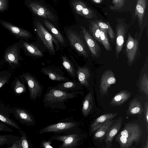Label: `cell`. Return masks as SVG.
I'll return each mask as SVG.
<instances>
[{
	"label": "cell",
	"instance_id": "obj_34",
	"mask_svg": "<svg viewBox=\"0 0 148 148\" xmlns=\"http://www.w3.org/2000/svg\"><path fill=\"white\" fill-rule=\"evenodd\" d=\"M100 27L97 22L92 21L90 23L89 29L93 36L97 41L102 44L100 38Z\"/></svg>",
	"mask_w": 148,
	"mask_h": 148
},
{
	"label": "cell",
	"instance_id": "obj_43",
	"mask_svg": "<svg viewBox=\"0 0 148 148\" xmlns=\"http://www.w3.org/2000/svg\"><path fill=\"white\" fill-rule=\"evenodd\" d=\"M144 114L147 130L148 129V102H145L144 106Z\"/></svg>",
	"mask_w": 148,
	"mask_h": 148
},
{
	"label": "cell",
	"instance_id": "obj_24",
	"mask_svg": "<svg viewBox=\"0 0 148 148\" xmlns=\"http://www.w3.org/2000/svg\"><path fill=\"white\" fill-rule=\"evenodd\" d=\"M61 59L62 66L69 75L73 79H76L77 78L76 70L73 61L66 55H62Z\"/></svg>",
	"mask_w": 148,
	"mask_h": 148
},
{
	"label": "cell",
	"instance_id": "obj_1",
	"mask_svg": "<svg viewBox=\"0 0 148 148\" xmlns=\"http://www.w3.org/2000/svg\"><path fill=\"white\" fill-rule=\"evenodd\" d=\"M79 90L70 92L55 89L48 87L43 97V102L45 107L52 109L56 108L65 110L66 108L65 103L70 99L78 97L79 94H82Z\"/></svg>",
	"mask_w": 148,
	"mask_h": 148
},
{
	"label": "cell",
	"instance_id": "obj_17",
	"mask_svg": "<svg viewBox=\"0 0 148 148\" xmlns=\"http://www.w3.org/2000/svg\"><path fill=\"white\" fill-rule=\"evenodd\" d=\"M10 107L0 100V121L18 130H22L19 125L11 117Z\"/></svg>",
	"mask_w": 148,
	"mask_h": 148
},
{
	"label": "cell",
	"instance_id": "obj_45",
	"mask_svg": "<svg viewBox=\"0 0 148 148\" xmlns=\"http://www.w3.org/2000/svg\"><path fill=\"white\" fill-rule=\"evenodd\" d=\"M91 1L96 3H100L102 2L103 0H91Z\"/></svg>",
	"mask_w": 148,
	"mask_h": 148
},
{
	"label": "cell",
	"instance_id": "obj_29",
	"mask_svg": "<svg viewBox=\"0 0 148 148\" xmlns=\"http://www.w3.org/2000/svg\"><path fill=\"white\" fill-rule=\"evenodd\" d=\"M71 5L77 14L84 17L86 12L89 8L81 0H72Z\"/></svg>",
	"mask_w": 148,
	"mask_h": 148
},
{
	"label": "cell",
	"instance_id": "obj_23",
	"mask_svg": "<svg viewBox=\"0 0 148 148\" xmlns=\"http://www.w3.org/2000/svg\"><path fill=\"white\" fill-rule=\"evenodd\" d=\"M117 114L116 113H108L97 118L90 125L89 134L94 132L106 123L113 119Z\"/></svg>",
	"mask_w": 148,
	"mask_h": 148
},
{
	"label": "cell",
	"instance_id": "obj_42",
	"mask_svg": "<svg viewBox=\"0 0 148 148\" xmlns=\"http://www.w3.org/2000/svg\"><path fill=\"white\" fill-rule=\"evenodd\" d=\"M0 132H5L12 133L13 130L8 126L5 123L0 122Z\"/></svg>",
	"mask_w": 148,
	"mask_h": 148
},
{
	"label": "cell",
	"instance_id": "obj_41",
	"mask_svg": "<svg viewBox=\"0 0 148 148\" xmlns=\"http://www.w3.org/2000/svg\"><path fill=\"white\" fill-rule=\"evenodd\" d=\"M52 140L50 139L48 140H43L40 143V147L42 148H53V147L51 145Z\"/></svg>",
	"mask_w": 148,
	"mask_h": 148
},
{
	"label": "cell",
	"instance_id": "obj_26",
	"mask_svg": "<svg viewBox=\"0 0 148 148\" xmlns=\"http://www.w3.org/2000/svg\"><path fill=\"white\" fill-rule=\"evenodd\" d=\"M93 97L92 93L89 91L84 97L81 109L82 114L84 117H87L92 109L93 106Z\"/></svg>",
	"mask_w": 148,
	"mask_h": 148
},
{
	"label": "cell",
	"instance_id": "obj_22",
	"mask_svg": "<svg viewBox=\"0 0 148 148\" xmlns=\"http://www.w3.org/2000/svg\"><path fill=\"white\" fill-rule=\"evenodd\" d=\"M122 119L121 117L116 122L111 126L108 131L106 136L105 141L107 144V147H109L111 146V143L114 137L120 130L121 126Z\"/></svg>",
	"mask_w": 148,
	"mask_h": 148
},
{
	"label": "cell",
	"instance_id": "obj_5",
	"mask_svg": "<svg viewBox=\"0 0 148 148\" xmlns=\"http://www.w3.org/2000/svg\"><path fill=\"white\" fill-rule=\"evenodd\" d=\"M18 77L23 83H26L31 100H36L41 96L43 87L34 76L25 72L19 75Z\"/></svg>",
	"mask_w": 148,
	"mask_h": 148
},
{
	"label": "cell",
	"instance_id": "obj_3",
	"mask_svg": "<svg viewBox=\"0 0 148 148\" xmlns=\"http://www.w3.org/2000/svg\"><path fill=\"white\" fill-rule=\"evenodd\" d=\"M64 32L66 38L71 48L78 55L87 58L88 49L81 31L79 33L75 30L66 28Z\"/></svg>",
	"mask_w": 148,
	"mask_h": 148
},
{
	"label": "cell",
	"instance_id": "obj_8",
	"mask_svg": "<svg viewBox=\"0 0 148 148\" xmlns=\"http://www.w3.org/2000/svg\"><path fill=\"white\" fill-rule=\"evenodd\" d=\"M62 121L42 128L39 130V133L53 132L56 134L70 133L76 129L79 125V122L69 119Z\"/></svg>",
	"mask_w": 148,
	"mask_h": 148
},
{
	"label": "cell",
	"instance_id": "obj_25",
	"mask_svg": "<svg viewBox=\"0 0 148 148\" xmlns=\"http://www.w3.org/2000/svg\"><path fill=\"white\" fill-rule=\"evenodd\" d=\"M131 95L130 93L128 91L121 90L113 97L110 104L113 106H120L128 100Z\"/></svg>",
	"mask_w": 148,
	"mask_h": 148
},
{
	"label": "cell",
	"instance_id": "obj_33",
	"mask_svg": "<svg viewBox=\"0 0 148 148\" xmlns=\"http://www.w3.org/2000/svg\"><path fill=\"white\" fill-rule=\"evenodd\" d=\"M100 38L102 44L107 50L111 51V46L108 40L107 36V32L105 29L100 27Z\"/></svg>",
	"mask_w": 148,
	"mask_h": 148
},
{
	"label": "cell",
	"instance_id": "obj_16",
	"mask_svg": "<svg viewBox=\"0 0 148 148\" xmlns=\"http://www.w3.org/2000/svg\"><path fill=\"white\" fill-rule=\"evenodd\" d=\"M116 81L114 74L112 70L108 69L104 72L101 77L99 86L101 96L107 95L109 88L112 85L114 84Z\"/></svg>",
	"mask_w": 148,
	"mask_h": 148
},
{
	"label": "cell",
	"instance_id": "obj_37",
	"mask_svg": "<svg viewBox=\"0 0 148 148\" xmlns=\"http://www.w3.org/2000/svg\"><path fill=\"white\" fill-rule=\"evenodd\" d=\"M140 90L148 97V77L147 74L145 73L142 77L140 81Z\"/></svg>",
	"mask_w": 148,
	"mask_h": 148
},
{
	"label": "cell",
	"instance_id": "obj_2",
	"mask_svg": "<svg viewBox=\"0 0 148 148\" xmlns=\"http://www.w3.org/2000/svg\"><path fill=\"white\" fill-rule=\"evenodd\" d=\"M142 133L141 129L138 124L128 123L118 134L115 140L119 143L120 148H130L134 143L139 140Z\"/></svg>",
	"mask_w": 148,
	"mask_h": 148
},
{
	"label": "cell",
	"instance_id": "obj_21",
	"mask_svg": "<svg viewBox=\"0 0 148 148\" xmlns=\"http://www.w3.org/2000/svg\"><path fill=\"white\" fill-rule=\"evenodd\" d=\"M83 86L76 79H73L60 83L53 88L62 90L70 92L75 91L81 89Z\"/></svg>",
	"mask_w": 148,
	"mask_h": 148
},
{
	"label": "cell",
	"instance_id": "obj_10",
	"mask_svg": "<svg viewBox=\"0 0 148 148\" xmlns=\"http://www.w3.org/2000/svg\"><path fill=\"white\" fill-rule=\"evenodd\" d=\"M52 140H58L62 142L58 148H75L80 145L81 138L77 134L60 135H55L52 136L50 138Z\"/></svg>",
	"mask_w": 148,
	"mask_h": 148
},
{
	"label": "cell",
	"instance_id": "obj_19",
	"mask_svg": "<svg viewBox=\"0 0 148 148\" xmlns=\"http://www.w3.org/2000/svg\"><path fill=\"white\" fill-rule=\"evenodd\" d=\"M115 54L117 59L124 45L126 36V29L123 24L119 25L116 28Z\"/></svg>",
	"mask_w": 148,
	"mask_h": 148
},
{
	"label": "cell",
	"instance_id": "obj_15",
	"mask_svg": "<svg viewBox=\"0 0 148 148\" xmlns=\"http://www.w3.org/2000/svg\"><path fill=\"white\" fill-rule=\"evenodd\" d=\"M81 31L85 40L88 50L93 57L98 58L101 52V48L96 41L84 27H80Z\"/></svg>",
	"mask_w": 148,
	"mask_h": 148
},
{
	"label": "cell",
	"instance_id": "obj_31",
	"mask_svg": "<svg viewBox=\"0 0 148 148\" xmlns=\"http://www.w3.org/2000/svg\"><path fill=\"white\" fill-rule=\"evenodd\" d=\"M20 138L19 136L11 134L0 135V146L9 147Z\"/></svg>",
	"mask_w": 148,
	"mask_h": 148
},
{
	"label": "cell",
	"instance_id": "obj_11",
	"mask_svg": "<svg viewBox=\"0 0 148 148\" xmlns=\"http://www.w3.org/2000/svg\"><path fill=\"white\" fill-rule=\"evenodd\" d=\"M0 23L16 38L29 41V40L32 38V35L31 32L10 22L0 20Z\"/></svg>",
	"mask_w": 148,
	"mask_h": 148
},
{
	"label": "cell",
	"instance_id": "obj_18",
	"mask_svg": "<svg viewBox=\"0 0 148 148\" xmlns=\"http://www.w3.org/2000/svg\"><path fill=\"white\" fill-rule=\"evenodd\" d=\"M41 72L47 76L51 80L59 82L70 80L64 76L63 72L59 68L53 66L44 67L41 69Z\"/></svg>",
	"mask_w": 148,
	"mask_h": 148
},
{
	"label": "cell",
	"instance_id": "obj_12",
	"mask_svg": "<svg viewBox=\"0 0 148 148\" xmlns=\"http://www.w3.org/2000/svg\"><path fill=\"white\" fill-rule=\"evenodd\" d=\"M139 41L137 38H134L130 33L128 35L126 44L125 51L129 66L134 62L139 51Z\"/></svg>",
	"mask_w": 148,
	"mask_h": 148
},
{
	"label": "cell",
	"instance_id": "obj_14",
	"mask_svg": "<svg viewBox=\"0 0 148 148\" xmlns=\"http://www.w3.org/2000/svg\"><path fill=\"white\" fill-rule=\"evenodd\" d=\"M18 42L21 44V49L26 56L36 58L44 56L43 52L35 43L21 39Z\"/></svg>",
	"mask_w": 148,
	"mask_h": 148
},
{
	"label": "cell",
	"instance_id": "obj_35",
	"mask_svg": "<svg viewBox=\"0 0 148 148\" xmlns=\"http://www.w3.org/2000/svg\"><path fill=\"white\" fill-rule=\"evenodd\" d=\"M12 76V73L7 70L0 72V89L9 82Z\"/></svg>",
	"mask_w": 148,
	"mask_h": 148
},
{
	"label": "cell",
	"instance_id": "obj_13",
	"mask_svg": "<svg viewBox=\"0 0 148 148\" xmlns=\"http://www.w3.org/2000/svg\"><path fill=\"white\" fill-rule=\"evenodd\" d=\"M70 59L73 62L76 67L77 79L80 84L86 87L90 86L89 81L90 77V71L89 68L85 65L79 66L77 62L73 56L69 55Z\"/></svg>",
	"mask_w": 148,
	"mask_h": 148
},
{
	"label": "cell",
	"instance_id": "obj_30",
	"mask_svg": "<svg viewBox=\"0 0 148 148\" xmlns=\"http://www.w3.org/2000/svg\"><path fill=\"white\" fill-rule=\"evenodd\" d=\"M127 111L130 114H141L143 111L141 103L137 99L132 100L129 105Z\"/></svg>",
	"mask_w": 148,
	"mask_h": 148
},
{
	"label": "cell",
	"instance_id": "obj_39",
	"mask_svg": "<svg viewBox=\"0 0 148 148\" xmlns=\"http://www.w3.org/2000/svg\"><path fill=\"white\" fill-rule=\"evenodd\" d=\"M125 0H112L113 6H110V9L112 10H119L124 5Z\"/></svg>",
	"mask_w": 148,
	"mask_h": 148
},
{
	"label": "cell",
	"instance_id": "obj_44",
	"mask_svg": "<svg viewBox=\"0 0 148 148\" xmlns=\"http://www.w3.org/2000/svg\"><path fill=\"white\" fill-rule=\"evenodd\" d=\"M7 148H22L20 138L14 142L10 146L6 147Z\"/></svg>",
	"mask_w": 148,
	"mask_h": 148
},
{
	"label": "cell",
	"instance_id": "obj_32",
	"mask_svg": "<svg viewBox=\"0 0 148 148\" xmlns=\"http://www.w3.org/2000/svg\"><path fill=\"white\" fill-rule=\"evenodd\" d=\"M112 123L111 119L103 124L95 131L94 135L95 139H100L104 136L107 133Z\"/></svg>",
	"mask_w": 148,
	"mask_h": 148
},
{
	"label": "cell",
	"instance_id": "obj_28",
	"mask_svg": "<svg viewBox=\"0 0 148 148\" xmlns=\"http://www.w3.org/2000/svg\"><path fill=\"white\" fill-rule=\"evenodd\" d=\"M147 0H137L135 15L138 18L139 24L141 25L147 6Z\"/></svg>",
	"mask_w": 148,
	"mask_h": 148
},
{
	"label": "cell",
	"instance_id": "obj_40",
	"mask_svg": "<svg viewBox=\"0 0 148 148\" xmlns=\"http://www.w3.org/2000/svg\"><path fill=\"white\" fill-rule=\"evenodd\" d=\"M8 0H0V12H3L8 10Z\"/></svg>",
	"mask_w": 148,
	"mask_h": 148
},
{
	"label": "cell",
	"instance_id": "obj_9",
	"mask_svg": "<svg viewBox=\"0 0 148 148\" xmlns=\"http://www.w3.org/2000/svg\"><path fill=\"white\" fill-rule=\"evenodd\" d=\"M10 114L23 125L30 126L35 125L34 116L25 109L16 106L10 107Z\"/></svg>",
	"mask_w": 148,
	"mask_h": 148
},
{
	"label": "cell",
	"instance_id": "obj_7",
	"mask_svg": "<svg viewBox=\"0 0 148 148\" xmlns=\"http://www.w3.org/2000/svg\"><path fill=\"white\" fill-rule=\"evenodd\" d=\"M24 3L33 15L53 21H56L54 13L43 3L38 0H25Z\"/></svg>",
	"mask_w": 148,
	"mask_h": 148
},
{
	"label": "cell",
	"instance_id": "obj_38",
	"mask_svg": "<svg viewBox=\"0 0 148 148\" xmlns=\"http://www.w3.org/2000/svg\"><path fill=\"white\" fill-rule=\"evenodd\" d=\"M100 27L106 29L110 38L113 40L115 38V34L112 28L108 23L101 21L97 22Z\"/></svg>",
	"mask_w": 148,
	"mask_h": 148
},
{
	"label": "cell",
	"instance_id": "obj_4",
	"mask_svg": "<svg viewBox=\"0 0 148 148\" xmlns=\"http://www.w3.org/2000/svg\"><path fill=\"white\" fill-rule=\"evenodd\" d=\"M35 32L46 49L51 56L56 54V51L59 50L60 46L57 40L39 21L33 23Z\"/></svg>",
	"mask_w": 148,
	"mask_h": 148
},
{
	"label": "cell",
	"instance_id": "obj_6",
	"mask_svg": "<svg viewBox=\"0 0 148 148\" xmlns=\"http://www.w3.org/2000/svg\"><path fill=\"white\" fill-rule=\"evenodd\" d=\"M21 44L18 42L8 47L4 52L3 61L8 64L11 69L20 67V62L23 60L21 56Z\"/></svg>",
	"mask_w": 148,
	"mask_h": 148
},
{
	"label": "cell",
	"instance_id": "obj_27",
	"mask_svg": "<svg viewBox=\"0 0 148 148\" xmlns=\"http://www.w3.org/2000/svg\"><path fill=\"white\" fill-rule=\"evenodd\" d=\"M11 87L14 93L17 95H20L26 92V88L25 84L17 77H14L11 84Z\"/></svg>",
	"mask_w": 148,
	"mask_h": 148
},
{
	"label": "cell",
	"instance_id": "obj_36",
	"mask_svg": "<svg viewBox=\"0 0 148 148\" xmlns=\"http://www.w3.org/2000/svg\"><path fill=\"white\" fill-rule=\"evenodd\" d=\"M18 132L21 135L20 139L22 148H33V146L25 132L22 130H18Z\"/></svg>",
	"mask_w": 148,
	"mask_h": 148
},
{
	"label": "cell",
	"instance_id": "obj_20",
	"mask_svg": "<svg viewBox=\"0 0 148 148\" xmlns=\"http://www.w3.org/2000/svg\"><path fill=\"white\" fill-rule=\"evenodd\" d=\"M43 23L49 32L58 42L60 46L62 47H66L67 46L68 42L66 38L47 19H44Z\"/></svg>",
	"mask_w": 148,
	"mask_h": 148
},
{
	"label": "cell",
	"instance_id": "obj_47",
	"mask_svg": "<svg viewBox=\"0 0 148 148\" xmlns=\"http://www.w3.org/2000/svg\"><path fill=\"white\" fill-rule=\"evenodd\" d=\"M55 1H57L58 0H53Z\"/></svg>",
	"mask_w": 148,
	"mask_h": 148
},
{
	"label": "cell",
	"instance_id": "obj_46",
	"mask_svg": "<svg viewBox=\"0 0 148 148\" xmlns=\"http://www.w3.org/2000/svg\"><path fill=\"white\" fill-rule=\"evenodd\" d=\"M4 62L3 60L0 61V69L2 67L3 65Z\"/></svg>",
	"mask_w": 148,
	"mask_h": 148
}]
</instances>
